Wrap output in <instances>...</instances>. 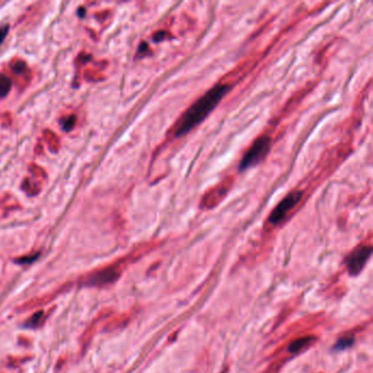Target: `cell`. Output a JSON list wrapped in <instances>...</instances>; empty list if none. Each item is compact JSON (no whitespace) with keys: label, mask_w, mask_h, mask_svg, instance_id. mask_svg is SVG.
<instances>
[{"label":"cell","mask_w":373,"mask_h":373,"mask_svg":"<svg viewBox=\"0 0 373 373\" xmlns=\"http://www.w3.org/2000/svg\"><path fill=\"white\" fill-rule=\"evenodd\" d=\"M230 91V86L225 83H218L210 90L197 99L178 120L173 127L174 137H182L188 134L191 129L205 120L210 113L216 109L225 94Z\"/></svg>","instance_id":"cell-1"},{"label":"cell","mask_w":373,"mask_h":373,"mask_svg":"<svg viewBox=\"0 0 373 373\" xmlns=\"http://www.w3.org/2000/svg\"><path fill=\"white\" fill-rule=\"evenodd\" d=\"M134 257V254H131L106 266L90 271L81 279V284L87 287H104L113 284L120 278L123 269L129 262L133 261Z\"/></svg>","instance_id":"cell-2"},{"label":"cell","mask_w":373,"mask_h":373,"mask_svg":"<svg viewBox=\"0 0 373 373\" xmlns=\"http://www.w3.org/2000/svg\"><path fill=\"white\" fill-rule=\"evenodd\" d=\"M271 147V139L267 135H262L253 141L250 148L243 156L240 162V171H245V170L255 167L259 162H262Z\"/></svg>","instance_id":"cell-3"},{"label":"cell","mask_w":373,"mask_h":373,"mask_svg":"<svg viewBox=\"0 0 373 373\" xmlns=\"http://www.w3.org/2000/svg\"><path fill=\"white\" fill-rule=\"evenodd\" d=\"M302 197V190H292L286 197H284L269 214L267 222L270 227H275V225H278L281 222H284L286 218L289 216L293 209L300 202Z\"/></svg>","instance_id":"cell-4"},{"label":"cell","mask_w":373,"mask_h":373,"mask_svg":"<svg viewBox=\"0 0 373 373\" xmlns=\"http://www.w3.org/2000/svg\"><path fill=\"white\" fill-rule=\"evenodd\" d=\"M371 245H363L350 254L347 259V267L350 274L357 275L365 267L366 263L371 256Z\"/></svg>","instance_id":"cell-5"},{"label":"cell","mask_w":373,"mask_h":373,"mask_svg":"<svg viewBox=\"0 0 373 373\" xmlns=\"http://www.w3.org/2000/svg\"><path fill=\"white\" fill-rule=\"evenodd\" d=\"M110 314H111V311L110 310L102 311V312L97 316V318H95L92 321V323L88 326V329L86 330V332L83 333L82 337H81V346H82V348H87L89 346L90 343H91V341H92V338H93L94 334H95V331H97V329L100 326V324L102 323V321H103V320H109Z\"/></svg>","instance_id":"cell-6"},{"label":"cell","mask_w":373,"mask_h":373,"mask_svg":"<svg viewBox=\"0 0 373 373\" xmlns=\"http://www.w3.org/2000/svg\"><path fill=\"white\" fill-rule=\"evenodd\" d=\"M10 67L11 71L13 72L15 78L18 79V86L20 84L21 87H25L31 79V71L29 69V67L25 64V61L22 59L12 60L10 64Z\"/></svg>","instance_id":"cell-7"},{"label":"cell","mask_w":373,"mask_h":373,"mask_svg":"<svg viewBox=\"0 0 373 373\" xmlns=\"http://www.w3.org/2000/svg\"><path fill=\"white\" fill-rule=\"evenodd\" d=\"M64 290H65V287H61V288H59V289L55 290L53 292L46 293V295L41 296V297L34 298V299H32V300L26 301L23 305H21L20 310L21 311H27V310H33V309L42 307V305H45V304H47L49 302H52L54 299L57 298Z\"/></svg>","instance_id":"cell-8"},{"label":"cell","mask_w":373,"mask_h":373,"mask_svg":"<svg viewBox=\"0 0 373 373\" xmlns=\"http://www.w3.org/2000/svg\"><path fill=\"white\" fill-rule=\"evenodd\" d=\"M314 341H315L314 336H304L301 338H298L289 345V348L288 349H289V352L292 354L300 353L305 348H308Z\"/></svg>","instance_id":"cell-9"},{"label":"cell","mask_w":373,"mask_h":373,"mask_svg":"<svg viewBox=\"0 0 373 373\" xmlns=\"http://www.w3.org/2000/svg\"><path fill=\"white\" fill-rule=\"evenodd\" d=\"M129 321V318L127 315H118L115 316V318L110 319L107 321V323L104 326V331L106 332H114L120 330L121 327H124L126 325L127 322Z\"/></svg>","instance_id":"cell-10"},{"label":"cell","mask_w":373,"mask_h":373,"mask_svg":"<svg viewBox=\"0 0 373 373\" xmlns=\"http://www.w3.org/2000/svg\"><path fill=\"white\" fill-rule=\"evenodd\" d=\"M227 191H228V188L225 187V185H219V186H217L216 188H213V190L209 191L208 194H206V196L203 197V200H202V201H203V203H205V202L208 201L209 199H211L213 196L218 197L217 199H218V201H220V200H221V199L223 198V197H224L225 195H227ZM216 197H214L213 200H212V205H211V207H213L214 205H217Z\"/></svg>","instance_id":"cell-11"},{"label":"cell","mask_w":373,"mask_h":373,"mask_svg":"<svg viewBox=\"0 0 373 373\" xmlns=\"http://www.w3.org/2000/svg\"><path fill=\"white\" fill-rule=\"evenodd\" d=\"M44 138L45 140H46L50 151H54V152L58 151L59 147H60V143H59V138L57 137V135L54 134L52 131H49V129H46V131H44Z\"/></svg>","instance_id":"cell-12"},{"label":"cell","mask_w":373,"mask_h":373,"mask_svg":"<svg viewBox=\"0 0 373 373\" xmlns=\"http://www.w3.org/2000/svg\"><path fill=\"white\" fill-rule=\"evenodd\" d=\"M45 318H46V315H45V312L44 311H37V312L34 313L31 318L27 320L26 322V326L27 327H31V329H35V327H38L41 326L44 321H45Z\"/></svg>","instance_id":"cell-13"},{"label":"cell","mask_w":373,"mask_h":373,"mask_svg":"<svg viewBox=\"0 0 373 373\" xmlns=\"http://www.w3.org/2000/svg\"><path fill=\"white\" fill-rule=\"evenodd\" d=\"M22 188H23L26 191V194L36 195V194H38V191L41 190V184L35 183L31 179L26 178L23 181V183H22Z\"/></svg>","instance_id":"cell-14"},{"label":"cell","mask_w":373,"mask_h":373,"mask_svg":"<svg viewBox=\"0 0 373 373\" xmlns=\"http://www.w3.org/2000/svg\"><path fill=\"white\" fill-rule=\"evenodd\" d=\"M11 89V79L0 73V98H4Z\"/></svg>","instance_id":"cell-15"},{"label":"cell","mask_w":373,"mask_h":373,"mask_svg":"<svg viewBox=\"0 0 373 373\" xmlns=\"http://www.w3.org/2000/svg\"><path fill=\"white\" fill-rule=\"evenodd\" d=\"M61 122H63V123H61V126H63L64 131L69 132L70 129H72L76 125V116L75 115H69L68 117L64 118V120Z\"/></svg>","instance_id":"cell-16"},{"label":"cell","mask_w":373,"mask_h":373,"mask_svg":"<svg viewBox=\"0 0 373 373\" xmlns=\"http://www.w3.org/2000/svg\"><path fill=\"white\" fill-rule=\"evenodd\" d=\"M30 171L34 174V177H37V178L42 179V180H44L45 178H46V173H45L44 170L42 168H39L38 166L32 165L31 168H30Z\"/></svg>","instance_id":"cell-17"},{"label":"cell","mask_w":373,"mask_h":373,"mask_svg":"<svg viewBox=\"0 0 373 373\" xmlns=\"http://www.w3.org/2000/svg\"><path fill=\"white\" fill-rule=\"evenodd\" d=\"M353 343H354V338H352V337H345V338H342L341 341H339L336 344V348L344 349V348H346V347H349L350 345H352Z\"/></svg>","instance_id":"cell-18"},{"label":"cell","mask_w":373,"mask_h":373,"mask_svg":"<svg viewBox=\"0 0 373 373\" xmlns=\"http://www.w3.org/2000/svg\"><path fill=\"white\" fill-rule=\"evenodd\" d=\"M8 31H9V27L7 25L0 27V44L3 42V39L5 38V36H7Z\"/></svg>","instance_id":"cell-19"}]
</instances>
